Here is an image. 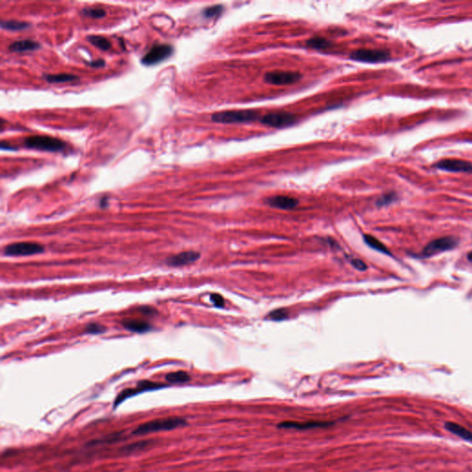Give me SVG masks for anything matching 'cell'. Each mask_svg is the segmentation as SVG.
<instances>
[{
    "mask_svg": "<svg viewBox=\"0 0 472 472\" xmlns=\"http://www.w3.org/2000/svg\"><path fill=\"white\" fill-rule=\"evenodd\" d=\"M187 425V421L181 417H166L161 419H152L138 426L132 432L133 435H144L158 432L172 431L185 427Z\"/></svg>",
    "mask_w": 472,
    "mask_h": 472,
    "instance_id": "cell-1",
    "label": "cell"
},
{
    "mask_svg": "<svg viewBox=\"0 0 472 472\" xmlns=\"http://www.w3.org/2000/svg\"><path fill=\"white\" fill-rule=\"evenodd\" d=\"M24 146L28 149L43 151H62L66 149V143L59 138L48 136H30L24 138Z\"/></svg>",
    "mask_w": 472,
    "mask_h": 472,
    "instance_id": "cell-2",
    "label": "cell"
},
{
    "mask_svg": "<svg viewBox=\"0 0 472 472\" xmlns=\"http://www.w3.org/2000/svg\"><path fill=\"white\" fill-rule=\"evenodd\" d=\"M258 112L255 110H234L215 113L212 116V120L222 124L247 123L258 119Z\"/></svg>",
    "mask_w": 472,
    "mask_h": 472,
    "instance_id": "cell-3",
    "label": "cell"
},
{
    "mask_svg": "<svg viewBox=\"0 0 472 472\" xmlns=\"http://www.w3.org/2000/svg\"><path fill=\"white\" fill-rule=\"evenodd\" d=\"M350 59L363 63H382L390 59L388 51L378 49H359L350 54Z\"/></svg>",
    "mask_w": 472,
    "mask_h": 472,
    "instance_id": "cell-4",
    "label": "cell"
},
{
    "mask_svg": "<svg viewBox=\"0 0 472 472\" xmlns=\"http://www.w3.org/2000/svg\"><path fill=\"white\" fill-rule=\"evenodd\" d=\"M297 118L291 113L277 112L270 113L261 117L260 122L271 128H283L291 127L296 122Z\"/></svg>",
    "mask_w": 472,
    "mask_h": 472,
    "instance_id": "cell-5",
    "label": "cell"
},
{
    "mask_svg": "<svg viewBox=\"0 0 472 472\" xmlns=\"http://www.w3.org/2000/svg\"><path fill=\"white\" fill-rule=\"evenodd\" d=\"M43 248L42 244L32 242H21L9 244L4 248V254L10 256H20V255H32L43 253Z\"/></svg>",
    "mask_w": 472,
    "mask_h": 472,
    "instance_id": "cell-6",
    "label": "cell"
},
{
    "mask_svg": "<svg viewBox=\"0 0 472 472\" xmlns=\"http://www.w3.org/2000/svg\"><path fill=\"white\" fill-rule=\"evenodd\" d=\"M174 52V48L170 44H154L141 59L142 64L152 66L168 59Z\"/></svg>",
    "mask_w": 472,
    "mask_h": 472,
    "instance_id": "cell-7",
    "label": "cell"
},
{
    "mask_svg": "<svg viewBox=\"0 0 472 472\" xmlns=\"http://www.w3.org/2000/svg\"><path fill=\"white\" fill-rule=\"evenodd\" d=\"M456 244H457L456 239L450 237V236L435 239L425 246V249L423 251V255L425 257L433 256L442 252H446L447 250L453 249Z\"/></svg>",
    "mask_w": 472,
    "mask_h": 472,
    "instance_id": "cell-8",
    "label": "cell"
},
{
    "mask_svg": "<svg viewBox=\"0 0 472 472\" xmlns=\"http://www.w3.org/2000/svg\"><path fill=\"white\" fill-rule=\"evenodd\" d=\"M302 79V75L292 71H272L265 75L264 80L272 85H289Z\"/></svg>",
    "mask_w": 472,
    "mask_h": 472,
    "instance_id": "cell-9",
    "label": "cell"
},
{
    "mask_svg": "<svg viewBox=\"0 0 472 472\" xmlns=\"http://www.w3.org/2000/svg\"><path fill=\"white\" fill-rule=\"evenodd\" d=\"M165 387H167V386L163 385V384H159V383L141 381V382L138 383V386L135 388H129V389L123 390L122 392L117 396L116 400H115V404H114L115 408H117V406H119L124 400H126V399H128V398L133 397V396H136L139 393L150 391V390H156V389H160V388Z\"/></svg>",
    "mask_w": 472,
    "mask_h": 472,
    "instance_id": "cell-10",
    "label": "cell"
},
{
    "mask_svg": "<svg viewBox=\"0 0 472 472\" xmlns=\"http://www.w3.org/2000/svg\"><path fill=\"white\" fill-rule=\"evenodd\" d=\"M435 167L440 170L452 173H472L471 164L462 160H442L435 165Z\"/></svg>",
    "mask_w": 472,
    "mask_h": 472,
    "instance_id": "cell-11",
    "label": "cell"
},
{
    "mask_svg": "<svg viewBox=\"0 0 472 472\" xmlns=\"http://www.w3.org/2000/svg\"><path fill=\"white\" fill-rule=\"evenodd\" d=\"M334 423L330 422H319V421H307V422H293V421H287L282 422L278 425L281 429L292 430H310L318 429V428H326L329 425H332Z\"/></svg>",
    "mask_w": 472,
    "mask_h": 472,
    "instance_id": "cell-12",
    "label": "cell"
},
{
    "mask_svg": "<svg viewBox=\"0 0 472 472\" xmlns=\"http://www.w3.org/2000/svg\"><path fill=\"white\" fill-rule=\"evenodd\" d=\"M200 257V254L196 251H185L179 253L177 255H172L168 257L166 262L168 265L173 267H181V266L188 265L196 262V260Z\"/></svg>",
    "mask_w": 472,
    "mask_h": 472,
    "instance_id": "cell-13",
    "label": "cell"
},
{
    "mask_svg": "<svg viewBox=\"0 0 472 472\" xmlns=\"http://www.w3.org/2000/svg\"><path fill=\"white\" fill-rule=\"evenodd\" d=\"M267 203L272 207L281 209H292L297 207L299 201L292 196H274L268 198Z\"/></svg>",
    "mask_w": 472,
    "mask_h": 472,
    "instance_id": "cell-14",
    "label": "cell"
},
{
    "mask_svg": "<svg viewBox=\"0 0 472 472\" xmlns=\"http://www.w3.org/2000/svg\"><path fill=\"white\" fill-rule=\"evenodd\" d=\"M40 47V43L33 40H21L11 43L9 50L12 53H24L27 51H33Z\"/></svg>",
    "mask_w": 472,
    "mask_h": 472,
    "instance_id": "cell-15",
    "label": "cell"
},
{
    "mask_svg": "<svg viewBox=\"0 0 472 472\" xmlns=\"http://www.w3.org/2000/svg\"><path fill=\"white\" fill-rule=\"evenodd\" d=\"M121 324L125 329L136 333H144L151 329L149 323L138 319H124Z\"/></svg>",
    "mask_w": 472,
    "mask_h": 472,
    "instance_id": "cell-16",
    "label": "cell"
},
{
    "mask_svg": "<svg viewBox=\"0 0 472 472\" xmlns=\"http://www.w3.org/2000/svg\"><path fill=\"white\" fill-rule=\"evenodd\" d=\"M446 429L451 432L452 434L459 436L464 440L472 442V433L470 431L464 428L461 425L454 424V423H446Z\"/></svg>",
    "mask_w": 472,
    "mask_h": 472,
    "instance_id": "cell-17",
    "label": "cell"
},
{
    "mask_svg": "<svg viewBox=\"0 0 472 472\" xmlns=\"http://www.w3.org/2000/svg\"><path fill=\"white\" fill-rule=\"evenodd\" d=\"M43 79L49 83H63V82H70L73 80H78L79 78L73 74H46L43 76Z\"/></svg>",
    "mask_w": 472,
    "mask_h": 472,
    "instance_id": "cell-18",
    "label": "cell"
},
{
    "mask_svg": "<svg viewBox=\"0 0 472 472\" xmlns=\"http://www.w3.org/2000/svg\"><path fill=\"white\" fill-rule=\"evenodd\" d=\"M363 239H364L365 244L373 249L377 250L378 252H381L387 255H390V252L387 249V246L383 244L382 242H380L378 239L372 236L370 234L363 235Z\"/></svg>",
    "mask_w": 472,
    "mask_h": 472,
    "instance_id": "cell-19",
    "label": "cell"
},
{
    "mask_svg": "<svg viewBox=\"0 0 472 472\" xmlns=\"http://www.w3.org/2000/svg\"><path fill=\"white\" fill-rule=\"evenodd\" d=\"M166 381L171 383V384H181V383H186L190 381L191 377L185 371H177L169 373L165 377Z\"/></svg>",
    "mask_w": 472,
    "mask_h": 472,
    "instance_id": "cell-20",
    "label": "cell"
},
{
    "mask_svg": "<svg viewBox=\"0 0 472 472\" xmlns=\"http://www.w3.org/2000/svg\"><path fill=\"white\" fill-rule=\"evenodd\" d=\"M88 40L90 41L91 44H93L96 47L100 48L101 50L107 51L111 48V43L107 38L101 36V35H90L88 36Z\"/></svg>",
    "mask_w": 472,
    "mask_h": 472,
    "instance_id": "cell-21",
    "label": "cell"
},
{
    "mask_svg": "<svg viewBox=\"0 0 472 472\" xmlns=\"http://www.w3.org/2000/svg\"><path fill=\"white\" fill-rule=\"evenodd\" d=\"M306 44L309 47L317 49V50H324L331 46V43L329 40L321 37L311 38L306 42Z\"/></svg>",
    "mask_w": 472,
    "mask_h": 472,
    "instance_id": "cell-22",
    "label": "cell"
},
{
    "mask_svg": "<svg viewBox=\"0 0 472 472\" xmlns=\"http://www.w3.org/2000/svg\"><path fill=\"white\" fill-rule=\"evenodd\" d=\"M30 24L28 22H18V21H6V22H1V28L9 30V31H20V30H24Z\"/></svg>",
    "mask_w": 472,
    "mask_h": 472,
    "instance_id": "cell-23",
    "label": "cell"
},
{
    "mask_svg": "<svg viewBox=\"0 0 472 472\" xmlns=\"http://www.w3.org/2000/svg\"><path fill=\"white\" fill-rule=\"evenodd\" d=\"M84 16L90 17L93 19H100L107 15V11L101 8H86L81 11Z\"/></svg>",
    "mask_w": 472,
    "mask_h": 472,
    "instance_id": "cell-24",
    "label": "cell"
},
{
    "mask_svg": "<svg viewBox=\"0 0 472 472\" xmlns=\"http://www.w3.org/2000/svg\"><path fill=\"white\" fill-rule=\"evenodd\" d=\"M149 445H151L150 441H141V442H137V443H134V444H131V445H129V446H125L124 449H125L126 452L132 453V452H136V451L145 449V448H147Z\"/></svg>",
    "mask_w": 472,
    "mask_h": 472,
    "instance_id": "cell-25",
    "label": "cell"
},
{
    "mask_svg": "<svg viewBox=\"0 0 472 472\" xmlns=\"http://www.w3.org/2000/svg\"><path fill=\"white\" fill-rule=\"evenodd\" d=\"M223 11V6H213V7H208V8H207V9H205L204 11H203V15H204V17H206V18H213V17H216L218 16V15H220V14H221Z\"/></svg>",
    "mask_w": 472,
    "mask_h": 472,
    "instance_id": "cell-26",
    "label": "cell"
},
{
    "mask_svg": "<svg viewBox=\"0 0 472 472\" xmlns=\"http://www.w3.org/2000/svg\"><path fill=\"white\" fill-rule=\"evenodd\" d=\"M106 327L102 326V325H100V324L97 323H91L89 324L87 327H86L85 332L86 333H89V334H101L103 332H106Z\"/></svg>",
    "mask_w": 472,
    "mask_h": 472,
    "instance_id": "cell-27",
    "label": "cell"
},
{
    "mask_svg": "<svg viewBox=\"0 0 472 472\" xmlns=\"http://www.w3.org/2000/svg\"><path fill=\"white\" fill-rule=\"evenodd\" d=\"M269 318L274 321H281L288 318V312L286 309H278L269 314Z\"/></svg>",
    "mask_w": 472,
    "mask_h": 472,
    "instance_id": "cell-28",
    "label": "cell"
},
{
    "mask_svg": "<svg viewBox=\"0 0 472 472\" xmlns=\"http://www.w3.org/2000/svg\"><path fill=\"white\" fill-rule=\"evenodd\" d=\"M350 263L351 265L353 266V268H355L356 270L360 271H364L367 270V265L361 259H358V258H352L350 260Z\"/></svg>",
    "mask_w": 472,
    "mask_h": 472,
    "instance_id": "cell-29",
    "label": "cell"
},
{
    "mask_svg": "<svg viewBox=\"0 0 472 472\" xmlns=\"http://www.w3.org/2000/svg\"><path fill=\"white\" fill-rule=\"evenodd\" d=\"M395 198H396V195H395V194H393V193H391V194H387V195H385L383 197H381V198L378 200V202H377V204L380 205V206L387 205V204L391 203Z\"/></svg>",
    "mask_w": 472,
    "mask_h": 472,
    "instance_id": "cell-30",
    "label": "cell"
},
{
    "mask_svg": "<svg viewBox=\"0 0 472 472\" xmlns=\"http://www.w3.org/2000/svg\"><path fill=\"white\" fill-rule=\"evenodd\" d=\"M211 301L218 307H222L224 305V299H223V296H221L220 294H217V293H214V294L211 295Z\"/></svg>",
    "mask_w": 472,
    "mask_h": 472,
    "instance_id": "cell-31",
    "label": "cell"
},
{
    "mask_svg": "<svg viewBox=\"0 0 472 472\" xmlns=\"http://www.w3.org/2000/svg\"><path fill=\"white\" fill-rule=\"evenodd\" d=\"M89 65L92 68H101V67H103L106 65V62L102 59H97V60H93V61L90 62Z\"/></svg>",
    "mask_w": 472,
    "mask_h": 472,
    "instance_id": "cell-32",
    "label": "cell"
},
{
    "mask_svg": "<svg viewBox=\"0 0 472 472\" xmlns=\"http://www.w3.org/2000/svg\"><path fill=\"white\" fill-rule=\"evenodd\" d=\"M139 311H141L144 314H152L155 312L153 308H151L150 306L139 308Z\"/></svg>",
    "mask_w": 472,
    "mask_h": 472,
    "instance_id": "cell-33",
    "label": "cell"
},
{
    "mask_svg": "<svg viewBox=\"0 0 472 472\" xmlns=\"http://www.w3.org/2000/svg\"><path fill=\"white\" fill-rule=\"evenodd\" d=\"M0 148L2 149H8V150H14L15 149L14 147H12L10 144L7 143L4 140L0 144Z\"/></svg>",
    "mask_w": 472,
    "mask_h": 472,
    "instance_id": "cell-34",
    "label": "cell"
},
{
    "mask_svg": "<svg viewBox=\"0 0 472 472\" xmlns=\"http://www.w3.org/2000/svg\"><path fill=\"white\" fill-rule=\"evenodd\" d=\"M467 259L472 262V251L467 254Z\"/></svg>",
    "mask_w": 472,
    "mask_h": 472,
    "instance_id": "cell-35",
    "label": "cell"
}]
</instances>
